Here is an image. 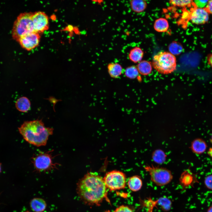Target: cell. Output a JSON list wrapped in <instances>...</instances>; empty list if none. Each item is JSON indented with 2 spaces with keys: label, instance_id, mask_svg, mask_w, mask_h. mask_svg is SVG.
<instances>
[{
  "label": "cell",
  "instance_id": "cell-1",
  "mask_svg": "<svg viewBox=\"0 0 212 212\" xmlns=\"http://www.w3.org/2000/svg\"><path fill=\"white\" fill-rule=\"evenodd\" d=\"M107 189L103 178L96 172H89L78 182L76 191L86 204L99 206L104 200L110 203Z\"/></svg>",
  "mask_w": 212,
  "mask_h": 212
},
{
  "label": "cell",
  "instance_id": "cell-2",
  "mask_svg": "<svg viewBox=\"0 0 212 212\" xmlns=\"http://www.w3.org/2000/svg\"><path fill=\"white\" fill-rule=\"evenodd\" d=\"M53 129L46 127L41 120L26 121L18 127V130L24 140L37 147L45 145Z\"/></svg>",
  "mask_w": 212,
  "mask_h": 212
},
{
  "label": "cell",
  "instance_id": "cell-3",
  "mask_svg": "<svg viewBox=\"0 0 212 212\" xmlns=\"http://www.w3.org/2000/svg\"><path fill=\"white\" fill-rule=\"evenodd\" d=\"M151 63L154 68L160 74H169L176 69V57L170 52H158L154 56Z\"/></svg>",
  "mask_w": 212,
  "mask_h": 212
},
{
  "label": "cell",
  "instance_id": "cell-4",
  "mask_svg": "<svg viewBox=\"0 0 212 212\" xmlns=\"http://www.w3.org/2000/svg\"><path fill=\"white\" fill-rule=\"evenodd\" d=\"M33 12L20 14L15 21L12 30V36L17 41L21 37L34 32L32 20Z\"/></svg>",
  "mask_w": 212,
  "mask_h": 212
},
{
  "label": "cell",
  "instance_id": "cell-5",
  "mask_svg": "<svg viewBox=\"0 0 212 212\" xmlns=\"http://www.w3.org/2000/svg\"><path fill=\"white\" fill-rule=\"evenodd\" d=\"M145 170L148 172L151 180L158 186L165 185L173 178L171 172L167 168L153 165L144 166Z\"/></svg>",
  "mask_w": 212,
  "mask_h": 212
},
{
  "label": "cell",
  "instance_id": "cell-6",
  "mask_svg": "<svg viewBox=\"0 0 212 212\" xmlns=\"http://www.w3.org/2000/svg\"><path fill=\"white\" fill-rule=\"evenodd\" d=\"M52 151H40L32 158L31 161L37 172H49L57 168V163L53 161Z\"/></svg>",
  "mask_w": 212,
  "mask_h": 212
},
{
  "label": "cell",
  "instance_id": "cell-7",
  "mask_svg": "<svg viewBox=\"0 0 212 212\" xmlns=\"http://www.w3.org/2000/svg\"><path fill=\"white\" fill-rule=\"evenodd\" d=\"M103 179L107 188L110 191L123 189L126 186V176L120 171L114 170L107 172Z\"/></svg>",
  "mask_w": 212,
  "mask_h": 212
},
{
  "label": "cell",
  "instance_id": "cell-8",
  "mask_svg": "<svg viewBox=\"0 0 212 212\" xmlns=\"http://www.w3.org/2000/svg\"><path fill=\"white\" fill-rule=\"evenodd\" d=\"M32 20L34 32L39 34L48 29L49 18L44 12L38 11L33 13Z\"/></svg>",
  "mask_w": 212,
  "mask_h": 212
},
{
  "label": "cell",
  "instance_id": "cell-9",
  "mask_svg": "<svg viewBox=\"0 0 212 212\" xmlns=\"http://www.w3.org/2000/svg\"><path fill=\"white\" fill-rule=\"evenodd\" d=\"M40 38L39 34L34 32L21 37L17 41L22 48L29 51L38 45Z\"/></svg>",
  "mask_w": 212,
  "mask_h": 212
},
{
  "label": "cell",
  "instance_id": "cell-10",
  "mask_svg": "<svg viewBox=\"0 0 212 212\" xmlns=\"http://www.w3.org/2000/svg\"><path fill=\"white\" fill-rule=\"evenodd\" d=\"M208 13L206 9L196 7L191 11V20L193 23L196 24H204L209 19Z\"/></svg>",
  "mask_w": 212,
  "mask_h": 212
},
{
  "label": "cell",
  "instance_id": "cell-11",
  "mask_svg": "<svg viewBox=\"0 0 212 212\" xmlns=\"http://www.w3.org/2000/svg\"><path fill=\"white\" fill-rule=\"evenodd\" d=\"M29 206L32 210L34 212H43L47 208V203L42 198H34L30 200Z\"/></svg>",
  "mask_w": 212,
  "mask_h": 212
},
{
  "label": "cell",
  "instance_id": "cell-12",
  "mask_svg": "<svg viewBox=\"0 0 212 212\" xmlns=\"http://www.w3.org/2000/svg\"><path fill=\"white\" fill-rule=\"evenodd\" d=\"M207 147L206 144L204 140L200 138H197L191 143V148L193 153L200 154L206 151Z\"/></svg>",
  "mask_w": 212,
  "mask_h": 212
},
{
  "label": "cell",
  "instance_id": "cell-13",
  "mask_svg": "<svg viewBox=\"0 0 212 212\" xmlns=\"http://www.w3.org/2000/svg\"><path fill=\"white\" fill-rule=\"evenodd\" d=\"M107 70L110 76L112 78L119 77L123 72L122 66L117 63L111 62L107 66Z\"/></svg>",
  "mask_w": 212,
  "mask_h": 212
},
{
  "label": "cell",
  "instance_id": "cell-14",
  "mask_svg": "<svg viewBox=\"0 0 212 212\" xmlns=\"http://www.w3.org/2000/svg\"><path fill=\"white\" fill-rule=\"evenodd\" d=\"M127 184L129 188L132 191L136 192L141 188L143 182L140 176L135 175L130 177L129 179Z\"/></svg>",
  "mask_w": 212,
  "mask_h": 212
},
{
  "label": "cell",
  "instance_id": "cell-15",
  "mask_svg": "<svg viewBox=\"0 0 212 212\" xmlns=\"http://www.w3.org/2000/svg\"><path fill=\"white\" fill-rule=\"evenodd\" d=\"M137 67L139 73L143 75H148L152 71V63L147 60H143L139 62Z\"/></svg>",
  "mask_w": 212,
  "mask_h": 212
},
{
  "label": "cell",
  "instance_id": "cell-16",
  "mask_svg": "<svg viewBox=\"0 0 212 212\" xmlns=\"http://www.w3.org/2000/svg\"><path fill=\"white\" fill-rule=\"evenodd\" d=\"M143 52L140 47H136L130 51L128 57L132 62L136 63L140 62L143 57Z\"/></svg>",
  "mask_w": 212,
  "mask_h": 212
},
{
  "label": "cell",
  "instance_id": "cell-17",
  "mask_svg": "<svg viewBox=\"0 0 212 212\" xmlns=\"http://www.w3.org/2000/svg\"><path fill=\"white\" fill-rule=\"evenodd\" d=\"M15 106L16 109L19 111L26 112L30 109V102L27 97H23L19 98L16 101Z\"/></svg>",
  "mask_w": 212,
  "mask_h": 212
},
{
  "label": "cell",
  "instance_id": "cell-18",
  "mask_svg": "<svg viewBox=\"0 0 212 212\" xmlns=\"http://www.w3.org/2000/svg\"><path fill=\"white\" fill-rule=\"evenodd\" d=\"M193 175L189 169L185 170L181 174L179 178L181 185L185 187L191 184L193 180Z\"/></svg>",
  "mask_w": 212,
  "mask_h": 212
},
{
  "label": "cell",
  "instance_id": "cell-19",
  "mask_svg": "<svg viewBox=\"0 0 212 212\" xmlns=\"http://www.w3.org/2000/svg\"><path fill=\"white\" fill-rule=\"evenodd\" d=\"M166 158V153L161 149H157L152 153V159L157 164H160L164 163L165 161Z\"/></svg>",
  "mask_w": 212,
  "mask_h": 212
},
{
  "label": "cell",
  "instance_id": "cell-20",
  "mask_svg": "<svg viewBox=\"0 0 212 212\" xmlns=\"http://www.w3.org/2000/svg\"><path fill=\"white\" fill-rule=\"evenodd\" d=\"M132 10L134 12L139 13L143 11L146 8L147 3L143 0H132L130 1Z\"/></svg>",
  "mask_w": 212,
  "mask_h": 212
},
{
  "label": "cell",
  "instance_id": "cell-21",
  "mask_svg": "<svg viewBox=\"0 0 212 212\" xmlns=\"http://www.w3.org/2000/svg\"><path fill=\"white\" fill-rule=\"evenodd\" d=\"M153 26L156 31L158 32H164L168 30L169 25L167 19L160 18L155 21Z\"/></svg>",
  "mask_w": 212,
  "mask_h": 212
},
{
  "label": "cell",
  "instance_id": "cell-22",
  "mask_svg": "<svg viewBox=\"0 0 212 212\" xmlns=\"http://www.w3.org/2000/svg\"><path fill=\"white\" fill-rule=\"evenodd\" d=\"M124 74L128 78L134 79L138 76L139 72L136 67L131 66L126 68L124 71Z\"/></svg>",
  "mask_w": 212,
  "mask_h": 212
},
{
  "label": "cell",
  "instance_id": "cell-23",
  "mask_svg": "<svg viewBox=\"0 0 212 212\" xmlns=\"http://www.w3.org/2000/svg\"><path fill=\"white\" fill-rule=\"evenodd\" d=\"M168 48L170 52L174 55L180 54L183 50L182 45L176 42L171 43L169 45Z\"/></svg>",
  "mask_w": 212,
  "mask_h": 212
},
{
  "label": "cell",
  "instance_id": "cell-24",
  "mask_svg": "<svg viewBox=\"0 0 212 212\" xmlns=\"http://www.w3.org/2000/svg\"><path fill=\"white\" fill-rule=\"evenodd\" d=\"M192 0H171L170 3L172 5L180 7L188 6L192 3Z\"/></svg>",
  "mask_w": 212,
  "mask_h": 212
},
{
  "label": "cell",
  "instance_id": "cell-25",
  "mask_svg": "<svg viewBox=\"0 0 212 212\" xmlns=\"http://www.w3.org/2000/svg\"><path fill=\"white\" fill-rule=\"evenodd\" d=\"M113 212H133V211L128 206L122 205L117 208Z\"/></svg>",
  "mask_w": 212,
  "mask_h": 212
},
{
  "label": "cell",
  "instance_id": "cell-26",
  "mask_svg": "<svg viewBox=\"0 0 212 212\" xmlns=\"http://www.w3.org/2000/svg\"><path fill=\"white\" fill-rule=\"evenodd\" d=\"M208 1V0H195L194 3L197 8H204L206 7Z\"/></svg>",
  "mask_w": 212,
  "mask_h": 212
},
{
  "label": "cell",
  "instance_id": "cell-27",
  "mask_svg": "<svg viewBox=\"0 0 212 212\" xmlns=\"http://www.w3.org/2000/svg\"><path fill=\"white\" fill-rule=\"evenodd\" d=\"M205 184L207 187L212 190V175L207 176L205 180Z\"/></svg>",
  "mask_w": 212,
  "mask_h": 212
},
{
  "label": "cell",
  "instance_id": "cell-28",
  "mask_svg": "<svg viewBox=\"0 0 212 212\" xmlns=\"http://www.w3.org/2000/svg\"><path fill=\"white\" fill-rule=\"evenodd\" d=\"M206 8V9L208 13L212 14V0L209 1Z\"/></svg>",
  "mask_w": 212,
  "mask_h": 212
},
{
  "label": "cell",
  "instance_id": "cell-29",
  "mask_svg": "<svg viewBox=\"0 0 212 212\" xmlns=\"http://www.w3.org/2000/svg\"><path fill=\"white\" fill-rule=\"evenodd\" d=\"M208 64L212 68V54L208 58Z\"/></svg>",
  "mask_w": 212,
  "mask_h": 212
},
{
  "label": "cell",
  "instance_id": "cell-30",
  "mask_svg": "<svg viewBox=\"0 0 212 212\" xmlns=\"http://www.w3.org/2000/svg\"><path fill=\"white\" fill-rule=\"evenodd\" d=\"M208 153V155L212 158V147L209 149Z\"/></svg>",
  "mask_w": 212,
  "mask_h": 212
},
{
  "label": "cell",
  "instance_id": "cell-31",
  "mask_svg": "<svg viewBox=\"0 0 212 212\" xmlns=\"http://www.w3.org/2000/svg\"><path fill=\"white\" fill-rule=\"evenodd\" d=\"M207 212H212V206L209 208L207 211Z\"/></svg>",
  "mask_w": 212,
  "mask_h": 212
},
{
  "label": "cell",
  "instance_id": "cell-32",
  "mask_svg": "<svg viewBox=\"0 0 212 212\" xmlns=\"http://www.w3.org/2000/svg\"><path fill=\"white\" fill-rule=\"evenodd\" d=\"M1 164L0 163V173L1 172Z\"/></svg>",
  "mask_w": 212,
  "mask_h": 212
},
{
  "label": "cell",
  "instance_id": "cell-33",
  "mask_svg": "<svg viewBox=\"0 0 212 212\" xmlns=\"http://www.w3.org/2000/svg\"><path fill=\"white\" fill-rule=\"evenodd\" d=\"M210 141H211V143H212V135H211V139H210Z\"/></svg>",
  "mask_w": 212,
  "mask_h": 212
},
{
  "label": "cell",
  "instance_id": "cell-34",
  "mask_svg": "<svg viewBox=\"0 0 212 212\" xmlns=\"http://www.w3.org/2000/svg\"><path fill=\"white\" fill-rule=\"evenodd\" d=\"M104 212H111L109 210H107V211H104Z\"/></svg>",
  "mask_w": 212,
  "mask_h": 212
}]
</instances>
